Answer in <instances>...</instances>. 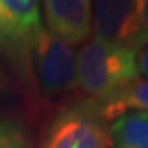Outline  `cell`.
I'll use <instances>...</instances> for the list:
<instances>
[{"label": "cell", "instance_id": "10", "mask_svg": "<svg viewBox=\"0 0 148 148\" xmlns=\"http://www.w3.org/2000/svg\"><path fill=\"white\" fill-rule=\"evenodd\" d=\"M137 5V45L135 48L148 43V0H135Z\"/></svg>", "mask_w": 148, "mask_h": 148}, {"label": "cell", "instance_id": "3", "mask_svg": "<svg viewBox=\"0 0 148 148\" xmlns=\"http://www.w3.org/2000/svg\"><path fill=\"white\" fill-rule=\"evenodd\" d=\"M43 30L40 0H0V53L32 87V54Z\"/></svg>", "mask_w": 148, "mask_h": 148}, {"label": "cell", "instance_id": "7", "mask_svg": "<svg viewBox=\"0 0 148 148\" xmlns=\"http://www.w3.org/2000/svg\"><path fill=\"white\" fill-rule=\"evenodd\" d=\"M110 148H148V114L127 112L112 120Z\"/></svg>", "mask_w": 148, "mask_h": 148}, {"label": "cell", "instance_id": "2", "mask_svg": "<svg viewBox=\"0 0 148 148\" xmlns=\"http://www.w3.org/2000/svg\"><path fill=\"white\" fill-rule=\"evenodd\" d=\"M33 89L56 114L77 102L76 53L71 45L43 30L32 54Z\"/></svg>", "mask_w": 148, "mask_h": 148}, {"label": "cell", "instance_id": "5", "mask_svg": "<svg viewBox=\"0 0 148 148\" xmlns=\"http://www.w3.org/2000/svg\"><path fill=\"white\" fill-rule=\"evenodd\" d=\"M46 32L71 46L84 45L92 33V0H43Z\"/></svg>", "mask_w": 148, "mask_h": 148}, {"label": "cell", "instance_id": "11", "mask_svg": "<svg viewBox=\"0 0 148 148\" xmlns=\"http://www.w3.org/2000/svg\"><path fill=\"white\" fill-rule=\"evenodd\" d=\"M135 64L138 74L148 81V43L135 48Z\"/></svg>", "mask_w": 148, "mask_h": 148}, {"label": "cell", "instance_id": "1", "mask_svg": "<svg viewBox=\"0 0 148 148\" xmlns=\"http://www.w3.org/2000/svg\"><path fill=\"white\" fill-rule=\"evenodd\" d=\"M77 102L99 109L138 77L135 49L92 38L76 54Z\"/></svg>", "mask_w": 148, "mask_h": 148}, {"label": "cell", "instance_id": "9", "mask_svg": "<svg viewBox=\"0 0 148 148\" xmlns=\"http://www.w3.org/2000/svg\"><path fill=\"white\" fill-rule=\"evenodd\" d=\"M0 148H32L23 127L3 115H0Z\"/></svg>", "mask_w": 148, "mask_h": 148}, {"label": "cell", "instance_id": "6", "mask_svg": "<svg viewBox=\"0 0 148 148\" xmlns=\"http://www.w3.org/2000/svg\"><path fill=\"white\" fill-rule=\"evenodd\" d=\"M94 38L123 45H137V5L135 0H92Z\"/></svg>", "mask_w": 148, "mask_h": 148}, {"label": "cell", "instance_id": "8", "mask_svg": "<svg viewBox=\"0 0 148 148\" xmlns=\"http://www.w3.org/2000/svg\"><path fill=\"white\" fill-rule=\"evenodd\" d=\"M99 115L106 122L115 120L127 112H147L148 114V81L135 79L97 109Z\"/></svg>", "mask_w": 148, "mask_h": 148}, {"label": "cell", "instance_id": "4", "mask_svg": "<svg viewBox=\"0 0 148 148\" xmlns=\"http://www.w3.org/2000/svg\"><path fill=\"white\" fill-rule=\"evenodd\" d=\"M40 148H110V132L95 107L76 102L53 117Z\"/></svg>", "mask_w": 148, "mask_h": 148}]
</instances>
